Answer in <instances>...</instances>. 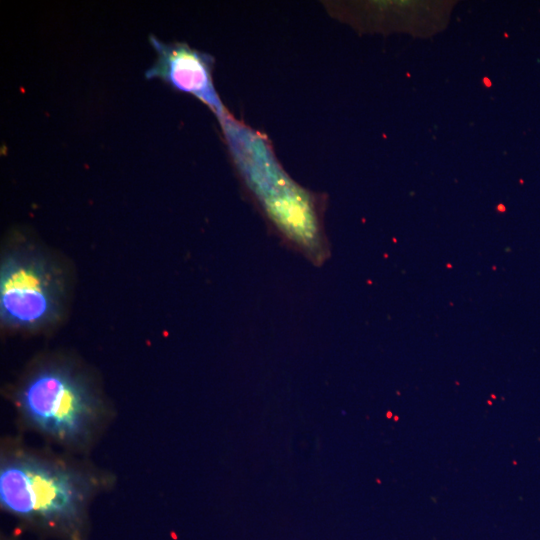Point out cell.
Here are the masks:
<instances>
[{
	"instance_id": "1",
	"label": "cell",
	"mask_w": 540,
	"mask_h": 540,
	"mask_svg": "<svg viewBox=\"0 0 540 540\" xmlns=\"http://www.w3.org/2000/svg\"><path fill=\"white\" fill-rule=\"evenodd\" d=\"M219 122L238 174L271 227L311 261L322 263L328 254L322 198L287 174L264 134L228 112Z\"/></svg>"
},
{
	"instance_id": "2",
	"label": "cell",
	"mask_w": 540,
	"mask_h": 540,
	"mask_svg": "<svg viewBox=\"0 0 540 540\" xmlns=\"http://www.w3.org/2000/svg\"><path fill=\"white\" fill-rule=\"evenodd\" d=\"M88 487L75 470L35 456L18 454L1 464V504L23 518L50 524L74 521L84 507Z\"/></svg>"
},
{
	"instance_id": "3",
	"label": "cell",
	"mask_w": 540,
	"mask_h": 540,
	"mask_svg": "<svg viewBox=\"0 0 540 540\" xmlns=\"http://www.w3.org/2000/svg\"><path fill=\"white\" fill-rule=\"evenodd\" d=\"M17 402L30 425L66 443L86 439L98 415V402L88 384L59 365L32 373L20 388Z\"/></svg>"
},
{
	"instance_id": "4",
	"label": "cell",
	"mask_w": 540,
	"mask_h": 540,
	"mask_svg": "<svg viewBox=\"0 0 540 540\" xmlns=\"http://www.w3.org/2000/svg\"><path fill=\"white\" fill-rule=\"evenodd\" d=\"M63 283L57 269L39 252L20 248L6 254L0 270V312L5 325L37 328L59 313Z\"/></svg>"
},
{
	"instance_id": "5",
	"label": "cell",
	"mask_w": 540,
	"mask_h": 540,
	"mask_svg": "<svg viewBox=\"0 0 540 540\" xmlns=\"http://www.w3.org/2000/svg\"><path fill=\"white\" fill-rule=\"evenodd\" d=\"M151 45L157 52L154 65L145 76L160 78L174 89L190 93L206 104L219 119L225 109L213 82V58L185 43H164L150 36Z\"/></svg>"
}]
</instances>
